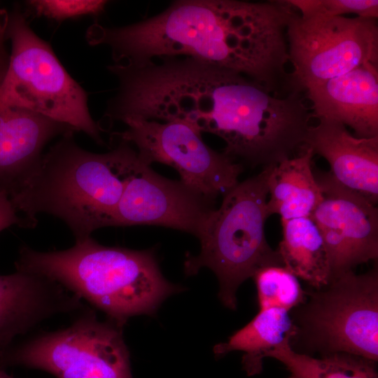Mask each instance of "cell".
Segmentation results:
<instances>
[{
	"label": "cell",
	"mask_w": 378,
	"mask_h": 378,
	"mask_svg": "<svg viewBox=\"0 0 378 378\" xmlns=\"http://www.w3.org/2000/svg\"><path fill=\"white\" fill-rule=\"evenodd\" d=\"M294 13L286 0H178L132 24H92L86 38L92 46H108L114 63L139 66L160 57H188L277 91L288 76L286 29Z\"/></svg>",
	"instance_id": "obj_1"
},
{
	"label": "cell",
	"mask_w": 378,
	"mask_h": 378,
	"mask_svg": "<svg viewBox=\"0 0 378 378\" xmlns=\"http://www.w3.org/2000/svg\"><path fill=\"white\" fill-rule=\"evenodd\" d=\"M74 133L60 136L43 153L9 197L18 212L35 225L41 213L61 219L76 241L111 227L139 158L122 141L109 152H90L76 144Z\"/></svg>",
	"instance_id": "obj_2"
},
{
	"label": "cell",
	"mask_w": 378,
	"mask_h": 378,
	"mask_svg": "<svg viewBox=\"0 0 378 378\" xmlns=\"http://www.w3.org/2000/svg\"><path fill=\"white\" fill-rule=\"evenodd\" d=\"M15 266L57 282L122 327L134 316L155 313L183 290L163 276L152 251L106 246L92 237L61 251L23 245Z\"/></svg>",
	"instance_id": "obj_3"
},
{
	"label": "cell",
	"mask_w": 378,
	"mask_h": 378,
	"mask_svg": "<svg viewBox=\"0 0 378 378\" xmlns=\"http://www.w3.org/2000/svg\"><path fill=\"white\" fill-rule=\"evenodd\" d=\"M272 165L239 182L223 195L220 206L212 211L198 237L200 253L188 255L184 262L188 276L203 267L211 270L218 280V298L232 310L237 308V292L244 281L264 267H284L265 233L270 217L267 179Z\"/></svg>",
	"instance_id": "obj_4"
},
{
	"label": "cell",
	"mask_w": 378,
	"mask_h": 378,
	"mask_svg": "<svg viewBox=\"0 0 378 378\" xmlns=\"http://www.w3.org/2000/svg\"><path fill=\"white\" fill-rule=\"evenodd\" d=\"M290 312L289 344L295 351L346 353L377 362V267L361 274L349 271L305 290L304 302Z\"/></svg>",
	"instance_id": "obj_5"
},
{
	"label": "cell",
	"mask_w": 378,
	"mask_h": 378,
	"mask_svg": "<svg viewBox=\"0 0 378 378\" xmlns=\"http://www.w3.org/2000/svg\"><path fill=\"white\" fill-rule=\"evenodd\" d=\"M4 36L10 43V53L0 83V99L102 144L100 126L90 115L86 92L68 74L50 46L33 31L18 8L7 13Z\"/></svg>",
	"instance_id": "obj_6"
},
{
	"label": "cell",
	"mask_w": 378,
	"mask_h": 378,
	"mask_svg": "<svg viewBox=\"0 0 378 378\" xmlns=\"http://www.w3.org/2000/svg\"><path fill=\"white\" fill-rule=\"evenodd\" d=\"M16 366L56 378H133L122 326L100 321L88 307L68 327L41 332L0 356L1 369Z\"/></svg>",
	"instance_id": "obj_7"
},
{
	"label": "cell",
	"mask_w": 378,
	"mask_h": 378,
	"mask_svg": "<svg viewBox=\"0 0 378 378\" xmlns=\"http://www.w3.org/2000/svg\"><path fill=\"white\" fill-rule=\"evenodd\" d=\"M286 38L293 92L302 93L366 63L378 64L377 19L303 16L297 11Z\"/></svg>",
	"instance_id": "obj_8"
},
{
	"label": "cell",
	"mask_w": 378,
	"mask_h": 378,
	"mask_svg": "<svg viewBox=\"0 0 378 378\" xmlns=\"http://www.w3.org/2000/svg\"><path fill=\"white\" fill-rule=\"evenodd\" d=\"M123 122L127 126L126 130L113 134L132 144L142 162L173 167L183 184L208 202L213 204L239 183L242 164L211 148L202 140V133L191 125L139 118Z\"/></svg>",
	"instance_id": "obj_9"
},
{
	"label": "cell",
	"mask_w": 378,
	"mask_h": 378,
	"mask_svg": "<svg viewBox=\"0 0 378 378\" xmlns=\"http://www.w3.org/2000/svg\"><path fill=\"white\" fill-rule=\"evenodd\" d=\"M323 200L311 215L324 240L331 278L378 258V209L329 173L315 176Z\"/></svg>",
	"instance_id": "obj_10"
},
{
	"label": "cell",
	"mask_w": 378,
	"mask_h": 378,
	"mask_svg": "<svg viewBox=\"0 0 378 378\" xmlns=\"http://www.w3.org/2000/svg\"><path fill=\"white\" fill-rule=\"evenodd\" d=\"M214 209L181 181L163 177L142 162L129 177L111 227L159 225L199 237Z\"/></svg>",
	"instance_id": "obj_11"
},
{
	"label": "cell",
	"mask_w": 378,
	"mask_h": 378,
	"mask_svg": "<svg viewBox=\"0 0 378 378\" xmlns=\"http://www.w3.org/2000/svg\"><path fill=\"white\" fill-rule=\"evenodd\" d=\"M85 307L79 297L48 277L19 270L0 274V356L43 321Z\"/></svg>",
	"instance_id": "obj_12"
},
{
	"label": "cell",
	"mask_w": 378,
	"mask_h": 378,
	"mask_svg": "<svg viewBox=\"0 0 378 378\" xmlns=\"http://www.w3.org/2000/svg\"><path fill=\"white\" fill-rule=\"evenodd\" d=\"M303 148L324 158L340 185L377 205L378 136H354L340 122L318 119L316 125L309 126Z\"/></svg>",
	"instance_id": "obj_13"
},
{
	"label": "cell",
	"mask_w": 378,
	"mask_h": 378,
	"mask_svg": "<svg viewBox=\"0 0 378 378\" xmlns=\"http://www.w3.org/2000/svg\"><path fill=\"white\" fill-rule=\"evenodd\" d=\"M305 92L314 117L348 126L357 137L378 136V64H362Z\"/></svg>",
	"instance_id": "obj_14"
},
{
	"label": "cell",
	"mask_w": 378,
	"mask_h": 378,
	"mask_svg": "<svg viewBox=\"0 0 378 378\" xmlns=\"http://www.w3.org/2000/svg\"><path fill=\"white\" fill-rule=\"evenodd\" d=\"M72 127L0 99V188L8 196L32 169L45 146Z\"/></svg>",
	"instance_id": "obj_15"
},
{
	"label": "cell",
	"mask_w": 378,
	"mask_h": 378,
	"mask_svg": "<svg viewBox=\"0 0 378 378\" xmlns=\"http://www.w3.org/2000/svg\"><path fill=\"white\" fill-rule=\"evenodd\" d=\"M298 156L286 158L272 166L267 188L268 214L281 220L310 217L323 200L320 186L312 168L313 151L303 148Z\"/></svg>",
	"instance_id": "obj_16"
},
{
	"label": "cell",
	"mask_w": 378,
	"mask_h": 378,
	"mask_svg": "<svg viewBox=\"0 0 378 378\" xmlns=\"http://www.w3.org/2000/svg\"><path fill=\"white\" fill-rule=\"evenodd\" d=\"M283 237L277 251L284 267L311 288L326 286L331 277L327 248L311 217L281 220Z\"/></svg>",
	"instance_id": "obj_17"
},
{
	"label": "cell",
	"mask_w": 378,
	"mask_h": 378,
	"mask_svg": "<svg viewBox=\"0 0 378 378\" xmlns=\"http://www.w3.org/2000/svg\"><path fill=\"white\" fill-rule=\"evenodd\" d=\"M293 325L288 311L279 308L260 309L245 326L226 342L214 347L216 357L239 351L244 353L241 365L248 376L260 374L267 353L290 340Z\"/></svg>",
	"instance_id": "obj_18"
},
{
	"label": "cell",
	"mask_w": 378,
	"mask_h": 378,
	"mask_svg": "<svg viewBox=\"0 0 378 378\" xmlns=\"http://www.w3.org/2000/svg\"><path fill=\"white\" fill-rule=\"evenodd\" d=\"M289 341L269 351L266 357L282 363L291 378H378L377 362L346 353L315 358L295 351Z\"/></svg>",
	"instance_id": "obj_19"
},
{
	"label": "cell",
	"mask_w": 378,
	"mask_h": 378,
	"mask_svg": "<svg viewBox=\"0 0 378 378\" xmlns=\"http://www.w3.org/2000/svg\"><path fill=\"white\" fill-rule=\"evenodd\" d=\"M253 278L260 309L279 308L290 312L305 299V290L302 288L298 277L284 267H264Z\"/></svg>",
	"instance_id": "obj_20"
},
{
	"label": "cell",
	"mask_w": 378,
	"mask_h": 378,
	"mask_svg": "<svg viewBox=\"0 0 378 378\" xmlns=\"http://www.w3.org/2000/svg\"><path fill=\"white\" fill-rule=\"evenodd\" d=\"M303 16H344L377 19V0H287Z\"/></svg>",
	"instance_id": "obj_21"
},
{
	"label": "cell",
	"mask_w": 378,
	"mask_h": 378,
	"mask_svg": "<svg viewBox=\"0 0 378 378\" xmlns=\"http://www.w3.org/2000/svg\"><path fill=\"white\" fill-rule=\"evenodd\" d=\"M106 1L31 0L27 1L29 8L37 16L63 20L86 15L102 13Z\"/></svg>",
	"instance_id": "obj_22"
},
{
	"label": "cell",
	"mask_w": 378,
	"mask_h": 378,
	"mask_svg": "<svg viewBox=\"0 0 378 378\" xmlns=\"http://www.w3.org/2000/svg\"><path fill=\"white\" fill-rule=\"evenodd\" d=\"M13 225L23 227L36 226L32 222L19 215L8 193L0 188V232Z\"/></svg>",
	"instance_id": "obj_23"
},
{
	"label": "cell",
	"mask_w": 378,
	"mask_h": 378,
	"mask_svg": "<svg viewBox=\"0 0 378 378\" xmlns=\"http://www.w3.org/2000/svg\"><path fill=\"white\" fill-rule=\"evenodd\" d=\"M0 378H14L8 374L3 369L0 368Z\"/></svg>",
	"instance_id": "obj_24"
},
{
	"label": "cell",
	"mask_w": 378,
	"mask_h": 378,
	"mask_svg": "<svg viewBox=\"0 0 378 378\" xmlns=\"http://www.w3.org/2000/svg\"><path fill=\"white\" fill-rule=\"evenodd\" d=\"M288 378H291L290 377H288Z\"/></svg>",
	"instance_id": "obj_25"
}]
</instances>
